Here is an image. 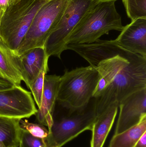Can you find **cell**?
Returning a JSON list of instances; mask_svg holds the SVG:
<instances>
[{"label":"cell","mask_w":146,"mask_h":147,"mask_svg":"<svg viewBox=\"0 0 146 147\" xmlns=\"http://www.w3.org/2000/svg\"><path fill=\"white\" fill-rule=\"evenodd\" d=\"M93 67L100 75L93 95L97 117L111 105H119L129 95L146 88V58L119 45L117 54L107 56Z\"/></svg>","instance_id":"6da1fadb"},{"label":"cell","mask_w":146,"mask_h":147,"mask_svg":"<svg viewBox=\"0 0 146 147\" xmlns=\"http://www.w3.org/2000/svg\"><path fill=\"white\" fill-rule=\"evenodd\" d=\"M124 27L115 1L99 3L80 21L66 40L68 45L88 44L99 39L110 31L121 32Z\"/></svg>","instance_id":"7a4b0ae2"},{"label":"cell","mask_w":146,"mask_h":147,"mask_svg":"<svg viewBox=\"0 0 146 147\" xmlns=\"http://www.w3.org/2000/svg\"><path fill=\"white\" fill-rule=\"evenodd\" d=\"M99 79L97 69L90 65L65 70L60 76L57 102L63 108L70 110L85 108L93 97Z\"/></svg>","instance_id":"3957f363"},{"label":"cell","mask_w":146,"mask_h":147,"mask_svg":"<svg viewBox=\"0 0 146 147\" xmlns=\"http://www.w3.org/2000/svg\"><path fill=\"white\" fill-rule=\"evenodd\" d=\"M49 0H15L0 19V38L15 53L38 11Z\"/></svg>","instance_id":"277c9868"},{"label":"cell","mask_w":146,"mask_h":147,"mask_svg":"<svg viewBox=\"0 0 146 147\" xmlns=\"http://www.w3.org/2000/svg\"><path fill=\"white\" fill-rule=\"evenodd\" d=\"M95 105V98L93 97L85 108L76 110L66 109L67 114L53 118L49 135L44 140L46 147H62L84 131H91L97 117Z\"/></svg>","instance_id":"5b68a950"},{"label":"cell","mask_w":146,"mask_h":147,"mask_svg":"<svg viewBox=\"0 0 146 147\" xmlns=\"http://www.w3.org/2000/svg\"><path fill=\"white\" fill-rule=\"evenodd\" d=\"M70 0H49L38 11L16 54L36 47H44L47 39L59 23Z\"/></svg>","instance_id":"8992f818"},{"label":"cell","mask_w":146,"mask_h":147,"mask_svg":"<svg viewBox=\"0 0 146 147\" xmlns=\"http://www.w3.org/2000/svg\"><path fill=\"white\" fill-rule=\"evenodd\" d=\"M97 3L94 0H70L56 27L46 40L44 48L46 56L61 59L67 39L86 13Z\"/></svg>","instance_id":"52a82bcc"},{"label":"cell","mask_w":146,"mask_h":147,"mask_svg":"<svg viewBox=\"0 0 146 147\" xmlns=\"http://www.w3.org/2000/svg\"><path fill=\"white\" fill-rule=\"evenodd\" d=\"M37 111L31 93L21 86L0 91V116L23 119Z\"/></svg>","instance_id":"ba28073f"},{"label":"cell","mask_w":146,"mask_h":147,"mask_svg":"<svg viewBox=\"0 0 146 147\" xmlns=\"http://www.w3.org/2000/svg\"><path fill=\"white\" fill-rule=\"evenodd\" d=\"M119 117L115 134L137 125L146 116V88L134 92L119 103Z\"/></svg>","instance_id":"9c48e42d"},{"label":"cell","mask_w":146,"mask_h":147,"mask_svg":"<svg viewBox=\"0 0 146 147\" xmlns=\"http://www.w3.org/2000/svg\"><path fill=\"white\" fill-rule=\"evenodd\" d=\"M115 40L122 47L146 58V19L131 21Z\"/></svg>","instance_id":"30bf717a"},{"label":"cell","mask_w":146,"mask_h":147,"mask_svg":"<svg viewBox=\"0 0 146 147\" xmlns=\"http://www.w3.org/2000/svg\"><path fill=\"white\" fill-rule=\"evenodd\" d=\"M60 78L56 74H45L41 105L35 115L38 122L48 127V130L53 123Z\"/></svg>","instance_id":"8fae6325"},{"label":"cell","mask_w":146,"mask_h":147,"mask_svg":"<svg viewBox=\"0 0 146 147\" xmlns=\"http://www.w3.org/2000/svg\"><path fill=\"white\" fill-rule=\"evenodd\" d=\"M23 81L28 89L43 70H49V58L43 47H36L19 56Z\"/></svg>","instance_id":"7c38bea8"},{"label":"cell","mask_w":146,"mask_h":147,"mask_svg":"<svg viewBox=\"0 0 146 147\" xmlns=\"http://www.w3.org/2000/svg\"><path fill=\"white\" fill-rule=\"evenodd\" d=\"M119 103L111 105L97 117L92 128L91 147H103L117 115Z\"/></svg>","instance_id":"4fadbf2b"},{"label":"cell","mask_w":146,"mask_h":147,"mask_svg":"<svg viewBox=\"0 0 146 147\" xmlns=\"http://www.w3.org/2000/svg\"><path fill=\"white\" fill-rule=\"evenodd\" d=\"M0 73L5 79L15 85L21 86L23 81L19 57L0 38Z\"/></svg>","instance_id":"5bb4252c"},{"label":"cell","mask_w":146,"mask_h":147,"mask_svg":"<svg viewBox=\"0 0 146 147\" xmlns=\"http://www.w3.org/2000/svg\"><path fill=\"white\" fill-rule=\"evenodd\" d=\"M21 119L0 116V147H19Z\"/></svg>","instance_id":"9a60e30c"},{"label":"cell","mask_w":146,"mask_h":147,"mask_svg":"<svg viewBox=\"0 0 146 147\" xmlns=\"http://www.w3.org/2000/svg\"><path fill=\"white\" fill-rule=\"evenodd\" d=\"M146 133V116L138 124L125 131L115 134L109 147H135L139 139Z\"/></svg>","instance_id":"2e32d148"},{"label":"cell","mask_w":146,"mask_h":147,"mask_svg":"<svg viewBox=\"0 0 146 147\" xmlns=\"http://www.w3.org/2000/svg\"><path fill=\"white\" fill-rule=\"evenodd\" d=\"M128 18L131 21L146 19V0H122Z\"/></svg>","instance_id":"e0dca14e"},{"label":"cell","mask_w":146,"mask_h":147,"mask_svg":"<svg viewBox=\"0 0 146 147\" xmlns=\"http://www.w3.org/2000/svg\"><path fill=\"white\" fill-rule=\"evenodd\" d=\"M20 124L22 129L27 131L34 137L45 140L49 135V130L42 124L31 123L26 119H21Z\"/></svg>","instance_id":"ac0fdd59"},{"label":"cell","mask_w":146,"mask_h":147,"mask_svg":"<svg viewBox=\"0 0 146 147\" xmlns=\"http://www.w3.org/2000/svg\"><path fill=\"white\" fill-rule=\"evenodd\" d=\"M49 71V70L47 69L42 71L36 80L32 84L29 89L31 90L35 102L38 108L40 107L42 101L44 76Z\"/></svg>","instance_id":"d6986e66"},{"label":"cell","mask_w":146,"mask_h":147,"mask_svg":"<svg viewBox=\"0 0 146 147\" xmlns=\"http://www.w3.org/2000/svg\"><path fill=\"white\" fill-rule=\"evenodd\" d=\"M20 147H46L44 139L32 136L28 132L22 129L21 136Z\"/></svg>","instance_id":"ffe728a7"},{"label":"cell","mask_w":146,"mask_h":147,"mask_svg":"<svg viewBox=\"0 0 146 147\" xmlns=\"http://www.w3.org/2000/svg\"><path fill=\"white\" fill-rule=\"evenodd\" d=\"M15 85L8 80L5 79L0 78V91L13 88Z\"/></svg>","instance_id":"44dd1931"},{"label":"cell","mask_w":146,"mask_h":147,"mask_svg":"<svg viewBox=\"0 0 146 147\" xmlns=\"http://www.w3.org/2000/svg\"><path fill=\"white\" fill-rule=\"evenodd\" d=\"M146 133L139 139L135 147H146Z\"/></svg>","instance_id":"7402d4cb"},{"label":"cell","mask_w":146,"mask_h":147,"mask_svg":"<svg viewBox=\"0 0 146 147\" xmlns=\"http://www.w3.org/2000/svg\"><path fill=\"white\" fill-rule=\"evenodd\" d=\"M15 0H0V5L3 11L5 10L6 8L11 4Z\"/></svg>","instance_id":"603a6c76"},{"label":"cell","mask_w":146,"mask_h":147,"mask_svg":"<svg viewBox=\"0 0 146 147\" xmlns=\"http://www.w3.org/2000/svg\"><path fill=\"white\" fill-rule=\"evenodd\" d=\"M95 1L97 2V3H99L104 2L112 1H116L117 0H94Z\"/></svg>","instance_id":"cb8c5ba5"},{"label":"cell","mask_w":146,"mask_h":147,"mask_svg":"<svg viewBox=\"0 0 146 147\" xmlns=\"http://www.w3.org/2000/svg\"><path fill=\"white\" fill-rule=\"evenodd\" d=\"M3 12V10L2 9L1 7V5H0V19H1L2 16Z\"/></svg>","instance_id":"d4e9b609"},{"label":"cell","mask_w":146,"mask_h":147,"mask_svg":"<svg viewBox=\"0 0 146 147\" xmlns=\"http://www.w3.org/2000/svg\"><path fill=\"white\" fill-rule=\"evenodd\" d=\"M0 78H3V79H5L3 78V76L2 75V74H1V73H0Z\"/></svg>","instance_id":"484cf974"},{"label":"cell","mask_w":146,"mask_h":147,"mask_svg":"<svg viewBox=\"0 0 146 147\" xmlns=\"http://www.w3.org/2000/svg\"><path fill=\"white\" fill-rule=\"evenodd\" d=\"M19 147H20V146H19Z\"/></svg>","instance_id":"4316f807"}]
</instances>
